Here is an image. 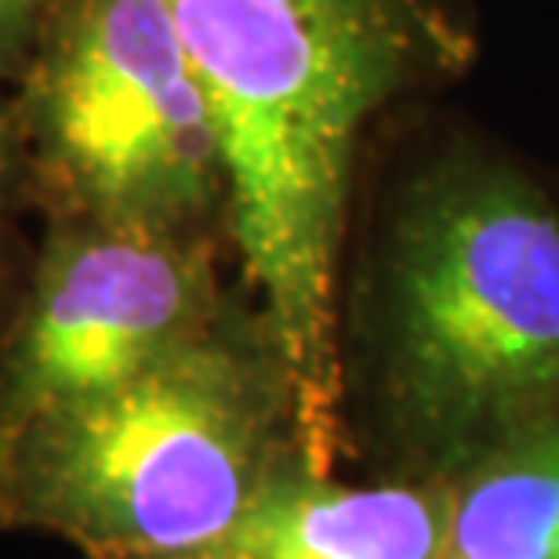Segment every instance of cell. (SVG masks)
Returning a JSON list of instances; mask_svg holds the SVG:
<instances>
[{"mask_svg":"<svg viewBox=\"0 0 559 559\" xmlns=\"http://www.w3.org/2000/svg\"><path fill=\"white\" fill-rule=\"evenodd\" d=\"M229 160V248L328 476L342 425V270L385 117L476 62L468 0H164Z\"/></svg>","mask_w":559,"mask_h":559,"instance_id":"cell-1","label":"cell"},{"mask_svg":"<svg viewBox=\"0 0 559 559\" xmlns=\"http://www.w3.org/2000/svg\"><path fill=\"white\" fill-rule=\"evenodd\" d=\"M389 178L367 338L393 421L476 457L559 418V197L473 135L418 145Z\"/></svg>","mask_w":559,"mask_h":559,"instance_id":"cell-2","label":"cell"},{"mask_svg":"<svg viewBox=\"0 0 559 559\" xmlns=\"http://www.w3.org/2000/svg\"><path fill=\"white\" fill-rule=\"evenodd\" d=\"M295 465L276 345L259 312L226 306L135 378L0 436V527L87 559H178L226 545Z\"/></svg>","mask_w":559,"mask_h":559,"instance_id":"cell-3","label":"cell"},{"mask_svg":"<svg viewBox=\"0 0 559 559\" xmlns=\"http://www.w3.org/2000/svg\"><path fill=\"white\" fill-rule=\"evenodd\" d=\"M48 222L229 243V160L164 0H55L11 84Z\"/></svg>","mask_w":559,"mask_h":559,"instance_id":"cell-4","label":"cell"},{"mask_svg":"<svg viewBox=\"0 0 559 559\" xmlns=\"http://www.w3.org/2000/svg\"><path fill=\"white\" fill-rule=\"evenodd\" d=\"M218 248L204 237L48 222L0 334V436L128 382L207 331L229 306Z\"/></svg>","mask_w":559,"mask_h":559,"instance_id":"cell-5","label":"cell"},{"mask_svg":"<svg viewBox=\"0 0 559 559\" xmlns=\"http://www.w3.org/2000/svg\"><path fill=\"white\" fill-rule=\"evenodd\" d=\"M451 490L345 487L287 468L226 545L254 559H447Z\"/></svg>","mask_w":559,"mask_h":559,"instance_id":"cell-6","label":"cell"},{"mask_svg":"<svg viewBox=\"0 0 559 559\" xmlns=\"http://www.w3.org/2000/svg\"><path fill=\"white\" fill-rule=\"evenodd\" d=\"M447 559H559V418L473 457L451 487Z\"/></svg>","mask_w":559,"mask_h":559,"instance_id":"cell-7","label":"cell"},{"mask_svg":"<svg viewBox=\"0 0 559 559\" xmlns=\"http://www.w3.org/2000/svg\"><path fill=\"white\" fill-rule=\"evenodd\" d=\"M55 0H0V84L11 92Z\"/></svg>","mask_w":559,"mask_h":559,"instance_id":"cell-8","label":"cell"},{"mask_svg":"<svg viewBox=\"0 0 559 559\" xmlns=\"http://www.w3.org/2000/svg\"><path fill=\"white\" fill-rule=\"evenodd\" d=\"M15 200H26V175H22L11 92L0 84V215H8V211L15 207Z\"/></svg>","mask_w":559,"mask_h":559,"instance_id":"cell-9","label":"cell"},{"mask_svg":"<svg viewBox=\"0 0 559 559\" xmlns=\"http://www.w3.org/2000/svg\"><path fill=\"white\" fill-rule=\"evenodd\" d=\"M26 276H29V262L22 259L15 233L8 226V215H0V334L8 331L11 317H15Z\"/></svg>","mask_w":559,"mask_h":559,"instance_id":"cell-10","label":"cell"},{"mask_svg":"<svg viewBox=\"0 0 559 559\" xmlns=\"http://www.w3.org/2000/svg\"><path fill=\"white\" fill-rule=\"evenodd\" d=\"M178 559H254V556L237 549V545H215V549H204V552H193V556H178Z\"/></svg>","mask_w":559,"mask_h":559,"instance_id":"cell-11","label":"cell"}]
</instances>
